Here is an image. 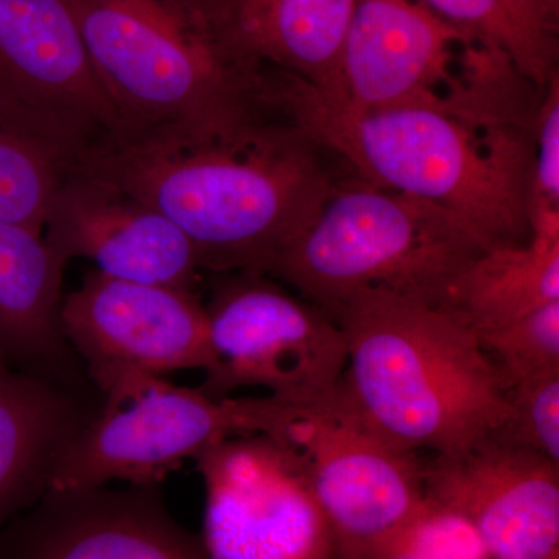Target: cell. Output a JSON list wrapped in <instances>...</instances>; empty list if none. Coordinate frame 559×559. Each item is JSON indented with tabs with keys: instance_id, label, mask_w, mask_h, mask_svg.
Here are the masks:
<instances>
[{
	"instance_id": "cell-16",
	"label": "cell",
	"mask_w": 559,
	"mask_h": 559,
	"mask_svg": "<svg viewBox=\"0 0 559 559\" xmlns=\"http://www.w3.org/2000/svg\"><path fill=\"white\" fill-rule=\"evenodd\" d=\"M356 0H202L235 51L336 94L337 61Z\"/></svg>"
},
{
	"instance_id": "cell-2",
	"label": "cell",
	"mask_w": 559,
	"mask_h": 559,
	"mask_svg": "<svg viewBox=\"0 0 559 559\" xmlns=\"http://www.w3.org/2000/svg\"><path fill=\"white\" fill-rule=\"evenodd\" d=\"M275 102L289 123L356 176L429 202L457 221L481 250L532 237V116L451 94L432 103L349 110L326 103L289 73H275ZM536 110V109H535Z\"/></svg>"
},
{
	"instance_id": "cell-11",
	"label": "cell",
	"mask_w": 559,
	"mask_h": 559,
	"mask_svg": "<svg viewBox=\"0 0 559 559\" xmlns=\"http://www.w3.org/2000/svg\"><path fill=\"white\" fill-rule=\"evenodd\" d=\"M60 323L102 395L130 378L213 367L207 311L193 290L94 271L62 297Z\"/></svg>"
},
{
	"instance_id": "cell-8",
	"label": "cell",
	"mask_w": 559,
	"mask_h": 559,
	"mask_svg": "<svg viewBox=\"0 0 559 559\" xmlns=\"http://www.w3.org/2000/svg\"><path fill=\"white\" fill-rule=\"evenodd\" d=\"M0 119L43 139L75 167L130 135L66 0H0Z\"/></svg>"
},
{
	"instance_id": "cell-9",
	"label": "cell",
	"mask_w": 559,
	"mask_h": 559,
	"mask_svg": "<svg viewBox=\"0 0 559 559\" xmlns=\"http://www.w3.org/2000/svg\"><path fill=\"white\" fill-rule=\"evenodd\" d=\"M266 277L235 275L205 307L213 367L200 389L210 396L263 388L282 400L311 399L344 377L347 345L336 320Z\"/></svg>"
},
{
	"instance_id": "cell-3",
	"label": "cell",
	"mask_w": 559,
	"mask_h": 559,
	"mask_svg": "<svg viewBox=\"0 0 559 559\" xmlns=\"http://www.w3.org/2000/svg\"><path fill=\"white\" fill-rule=\"evenodd\" d=\"M330 318L347 345L342 388L401 450L452 454L502 428L506 389L476 333L454 312L367 289Z\"/></svg>"
},
{
	"instance_id": "cell-14",
	"label": "cell",
	"mask_w": 559,
	"mask_h": 559,
	"mask_svg": "<svg viewBox=\"0 0 559 559\" xmlns=\"http://www.w3.org/2000/svg\"><path fill=\"white\" fill-rule=\"evenodd\" d=\"M154 487L46 491L0 530V559H212Z\"/></svg>"
},
{
	"instance_id": "cell-13",
	"label": "cell",
	"mask_w": 559,
	"mask_h": 559,
	"mask_svg": "<svg viewBox=\"0 0 559 559\" xmlns=\"http://www.w3.org/2000/svg\"><path fill=\"white\" fill-rule=\"evenodd\" d=\"M44 237L66 264L86 259L114 278L193 290L202 271L193 242L167 216L84 168L62 179Z\"/></svg>"
},
{
	"instance_id": "cell-6",
	"label": "cell",
	"mask_w": 559,
	"mask_h": 559,
	"mask_svg": "<svg viewBox=\"0 0 559 559\" xmlns=\"http://www.w3.org/2000/svg\"><path fill=\"white\" fill-rule=\"evenodd\" d=\"M274 399L263 433L310 481L334 559L369 558L425 507V462L378 432L341 382L311 399Z\"/></svg>"
},
{
	"instance_id": "cell-19",
	"label": "cell",
	"mask_w": 559,
	"mask_h": 559,
	"mask_svg": "<svg viewBox=\"0 0 559 559\" xmlns=\"http://www.w3.org/2000/svg\"><path fill=\"white\" fill-rule=\"evenodd\" d=\"M559 301V230H533L524 245L481 250L455 275L440 307L474 333Z\"/></svg>"
},
{
	"instance_id": "cell-15",
	"label": "cell",
	"mask_w": 559,
	"mask_h": 559,
	"mask_svg": "<svg viewBox=\"0 0 559 559\" xmlns=\"http://www.w3.org/2000/svg\"><path fill=\"white\" fill-rule=\"evenodd\" d=\"M474 40L421 0H356L340 61L336 94L322 100L370 110L440 100L454 90V51Z\"/></svg>"
},
{
	"instance_id": "cell-24",
	"label": "cell",
	"mask_w": 559,
	"mask_h": 559,
	"mask_svg": "<svg viewBox=\"0 0 559 559\" xmlns=\"http://www.w3.org/2000/svg\"><path fill=\"white\" fill-rule=\"evenodd\" d=\"M506 399L509 415L496 436L559 465V371L511 385Z\"/></svg>"
},
{
	"instance_id": "cell-4",
	"label": "cell",
	"mask_w": 559,
	"mask_h": 559,
	"mask_svg": "<svg viewBox=\"0 0 559 559\" xmlns=\"http://www.w3.org/2000/svg\"><path fill=\"white\" fill-rule=\"evenodd\" d=\"M66 2L130 135L171 124L285 120L272 69L231 49L202 0Z\"/></svg>"
},
{
	"instance_id": "cell-17",
	"label": "cell",
	"mask_w": 559,
	"mask_h": 559,
	"mask_svg": "<svg viewBox=\"0 0 559 559\" xmlns=\"http://www.w3.org/2000/svg\"><path fill=\"white\" fill-rule=\"evenodd\" d=\"M84 423L75 399L51 374L0 358V530L47 491Z\"/></svg>"
},
{
	"instance_id": "cell-12",
	"label": "cell",
	"mask_w": 559,
	"mask_h": 559,
	"mask_svg": "<svg viewBox=\"0 0 559 559\" xmlns=\"http://www.w3.org/2000/svg\"><path fill=\"white\" fill-rule=\"evenodd\" d=\"M426 498L465 518L489 559H559V465L485 437L425 462Z\"/></svg>"
},
{
	"instance_id": "cell-5",
	"label": "cell",
	"mask_w": 559,
	"mask_h": 559,
	"mask_svg": "<svg viewBox=\"0 0 559 559\" xmlns=\"http://www.w3.org/2000/svg\"><path fill=\"white\" fill-rule=\"evenodd\" d=\"M480 252L443 210L352 173L267 275L329 316L367 289L441 305L452 280Z\"/></svg>"
},
{
	"instance_id": "cell-10",
	"label": "cell",
	"mask_w": 559,
	"mask_h": 559,
	"mask_svg": "<svg viewBox=\"0 0 559 559\" xmlns=\"http://www.w3.org/2000/svg\"><path fill=\"white\" fill-rule=\"evenodd\" d=\"M197 460L210 558L334 559L333 532L310 481L277 441L246 433Z\"/></svg>"
},
{
	"instance_id": "cell-26",
	"label": "cell",
	"mask_w": 559,
	"mask_h": 559,
	"mask_svg": "<svg viewBox=\"0 0 559 559\" xmlns=\"http://www.w3.org/2000/svg\"><path fill=\"white\" fill-rule=\"evenodd\" d=\"M530 2H532L540 13L546 14L549 20L558 22L559 24V0H530Z\"/></svg>"
},
{
	"instance_id": "cell-18",
	"label": "cell",
	"mask_w": 559,
	"mask_h": 559,
	"mask_svg": "<svg viewBox=\"0 0 559 559\" xmlns=\"http://www.w3.org/2000/svg\"><path fill=\"white\" fill-rule=\"evenodd\" d=\"M64 270L44 231L0 221V358L40 373L68 364L60 323Z\"/></svg>"
},
{
	"instance_id": "cell-20",
	"label": "cell",
	"mask_w": 559,
	"mask_h": 559,
	"mask_svg": "<svg viewBox=\"0 0 559 559\" xmlns=\"http://www.w3.org/2000/svg\"><path fill=\"white\" fill-rule=\"evenodd\" d=\"M477 43L507 55L518 72L543 90L558 75V22L530 0H421Z\"/></svg>"
},
{
	"instance_id": "cell-1",
	"label": "cell",
	"mask_w": 559,
	"mask_h": 559,
	"mask_svg": "<svg viewBox=\"0 0 559 559\" xmlns=\"http://www.w3.org/2000/svg\"><path fill=\"white\" fill-rule=\"evenodd\" d=\"M79 168L167 216L193 242L202 270L260 275L352 175L336 154L282 119L138 132Z\"/></svg>"
},
{
	"instance_id": "cell-7",
	"label": "cell",
	"mask_w": 559,
	"mask_h": 559,
	"mask_svg": "<svg viewBox=\"0 0 559 559\" xmlns=\"http://www.w3.org/2000/svg\"><path fill=\"white\" fill-rule=\"evenodd\" d=\"M62 450L47 491L103 487L112 480L156 485L183 460L231 437L263 433L274 399H215L162 377H134L103 395Z\"/></svg>"
},
{
	"instance_id": "cell-22",
	"label": "cell",
	"mask_w": 559,
	"mask_h": 559,
	"mask_svg": "<svg viewBox=\"0 0 559 559\" xmlns=\"http://www.w3.org/2000/svg\"><path fill=\"white\" fill-rule=\"evenodd\" d=\"M476 336L506 390L528 378L559 371V301Z\"/></svg>"
},
{
	"instance_id": "cell-25",
	"label": "cell",
	"mask_w": 559,
	"mask_h": 559,
	"mask_svg": "<svg viewBox=\"0 0 559 559\" xmlns=\"http://www.w3.org/2000/svg\"><path fill=\"white\" fill-rule=\"evenodd\" d=\"M528 219L532 230L559 227V75L540 91L533 121Z\"/></svg>"
},
{
	"instance_id": "cell-21",
	"label": "cell",
	"mask_w": 559,
	"mask_h": 559,
	"mask_svg": "<svg viewBox=\"0 0 559 559\" xmlns=\"http://www.w3.org/2000/svg\"><path fill=\"white\" fill-rule=\"evenodd\" d=\"M73 168L49 143L0 119V221L44 231L55 193Z\"/></svg>"
},
{
	"instance_id": "cell-23",
	"label": "cell",
	"mask_w": 559,
	"mask_h": 559,
	"mask_svg": "<svg viewBox=\"0 0 559 559\" xmlns=\"http://www.w3.org/2000/svg\"><path fill=\"white\" fill-rule=\"evenodd\" d=\"M367 559H489L465 518L432 500Z\"/></svg>"
}]
</instances>
